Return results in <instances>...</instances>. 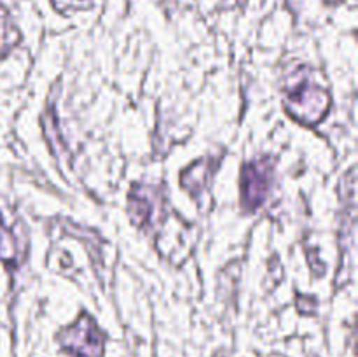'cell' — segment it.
<instances>
[{"instance_id": "6da1fadb", "label": "cell", "mask_w": 358, "mask_h": 357, "mask_svg": "<svg viewBox=\"0 0 358 357\" xmlns=\"http://www.w3.org/2000/svg\"><path fill=\"white\" fill-rule=\"evenodd\" d=\"M285 107L294 119L308 126L318 125L327 115L331 94L317 80V70L301 65L287 76Z\"/></svg>"}, {"instance_id": "7a4b0ae2", "label": "cell", "mask_w": 358, "mask_h": 357, "mask_svg": "<svg viewBox=\"0 0 358 357\" xmlns=\"http://www.w3.org/2000/svg\"><path fill=\"white\" fill-rule=\"evenodd\" d=\"M69 357H103L105 335L91 315L83 314L72 326L56 336Z\"/></svg>"}, {"instance_id": "3957f363", "label": "cell", "mask_w": 358, "mask_h": 357, "mask_svg": "<svg viewBox=\"0 0 358 357\" xmlns=\"http://www.w3.org/2000/svg\"><path fill=\"white\" fill-rule=\"evenodd\" d=\"M273 160L252 161L241 170V205L247 212H255L264 205L273 188Z\"/></svg>"}, {"instance_id": "277c9868", "label": "cell", "mask_w": 358, "mask_h": 357, "mask_svg": "<svg viewBox=\"0 0 358 357\" xmlns=\"http://www.w3.org/2000/svg\"><path fill=\"white\" fill-rule=\"evenodd\" d=\"M164 192L152 186H133L129 192V216L133 223L143 230H152L164 216Z\"/></svg>"}, {"instance_id": "5b68a950", "label": "cell", "mask_w": 358, "mask_h": 357, "mask_svg": "<svg viewBox=\"0 0 358 357\" xmlns=\"http://www.w3.org/2000/svg\"><path fill=\"white\" fill-rule=\"evenodd\" d=\"M27 258V237L17 227H10L0 219V259L7 266H20Z\"/></svg>"}, {"instance_id": "8992f818", "label": "cell", "mask_w": 358, "mask_h": 357, "mask_svg": "<svg viewBox=\"0 0 358 357\" xmlns=\"http://www.w3.org/2000/svg\"><path fill=\"white\" fill-rule=\"evenodd\" d=\"M220 160H212V158H206V160L196 161L192 167H189L187 170L182 172L180 182L185 189L192 192L194 196L201 195V191L205 189V186L208 184L210 178L213 177V172L219 167Z\"/></svg>"}, {"instance_id": "52a82bcc", "label": "cell", "mask_w": 358, "mask_h": 357, "mask_svg": "<svg viewBox=\"0 0 358 357\" xmlns=\"http://www.w3.org/2000/svg\"><path fill=\"white\" fill-rule=\"evenodd\" d=\"M21 41V34L14 27L9 13L0 6V56H6L7 52L13 51Z\"/></svg>"}, {"instance_id": "ba28073f", "label": "cell", "mask_w": 358, "mask_h": 357, "mask_svg": "<svg viewBox=\"0 0 358 357\" xmlns=\"http://www.w3.org/2000/svg\"><path fill=\"white\" fill-rule=\"evenodd\" d=\"M327 2H332V4H336V2H341V0H327Z\"/></svg>"}, {"instance_id": "9c48e42d", "label": "cell", "mask_w": 358, "mask_h": 357, "mask_svg": "<svg viewBox=\"0 0 358 357\" xmlns=\"http://www.w3.org/2000/svg\"><path fill=\"white\" fill-rule=\"evenodd\" d=\"M273 357H276V356H273Z\"/></svg>"}]
</instances>
